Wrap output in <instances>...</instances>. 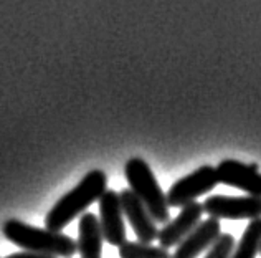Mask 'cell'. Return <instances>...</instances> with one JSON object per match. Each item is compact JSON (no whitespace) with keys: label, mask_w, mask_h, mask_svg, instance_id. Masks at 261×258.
I'll list each match as a JSON object with an SVG mask.
<instances>
[{"label":"cell","mask_w":261,"mask_h":258,"mask_svg":"<svg viewBox=\"0 0 261 258\" xmlns=\"http://www.w3.org/2000/svg\"><path fill=\"white\" fill-rule=\"evenodd\" d=\"M106 191L108 175L101 169L89 171L76 187L66 192L51 207V210L45 217V228L51 230V232H61L78 215L85 214V210L93 202H98Z\"/></svg>","instance_id":"obj_1"},{"label":"cell","mask_w":261,"mask_h":258,"mask_svg":"<svg viewBox=\"0 0 261 258\" xmlns=\"http://www.w3.org/2000/svg\"><path fill=\"white\" fill-rule=\"evenodd\" d=\"M4 237L15 243L25 252L43 253L51 256L71 258L78 252L76 242L63 232H51L48 228H38L17 219H9L2 227Z\"/></svg>","instance_id":"obj_2"},{"label":"cell","mask_w":261,"mask_h":258,"mask_svg":"<svg viewBox=\"0 0 261 258\" xmlns=\"http://www.w3.org/2000/svg\"><path fill=\"white\" fill-rule=\"evenodd\" d=\"M126 180L133 194L139 199L155 223H166L170 220V207L167 197L157 182L152 169L141 158H133L124 166Z\"/></svg>","instance_id":"obj_3"},{"label":"cell","mask_w":261,"mask_h":258,"mask_svg":"<svg viewBox=\"0 0 261 258\" xmlns=\"http://www.w3.org/2000/svg\"><path fill=\"white\" fill-rule=\"evenodd\" d=\"M218 184L215 167L202 166L189 175H184L170 186L166 194L169 207H184L190 202H195L200 195L212 192Z\"/></svg>","instance_id":"obj_4"},{"label":"cell","mask_w":261,"mask_h":258,"mask_svg":"<svg viewBox=\"0 0 261 258\" xmlns=\"http://www.w3.org/2000/svg\"><path fill=\"white\" fill-rule=\"evenodd\" d=\"M202 207L205 214L217 220H253L261 217V197L210 195Z\"/></svg>","instance_id":"obj_5"},{"label":"cell","mask_w":261,"mask_h":258,"mask_svg":"<svg viewBox=\"0 0 261 258\" xmlns=\"http://www.w3.org/2000/svg\"><path fill=\"white\" fill-rule=\"evenodd\" d=\"M99 203V227L105 242L113 247H121L126 239L124 212H122L119 194L116 191H108L101 195Z\"/></svg>","instance_id":"obj_6"},{"label":"cell","mask_w":261,"mask_h":258,"mask_svg":"<svg viewBox=\"0 0 261 258\" xmlns=\"http://www.w3.org/2000/svg\"><path fill=\"white\" fill-rule=\"evenodd\" d=\"M220 184L240 189L253 197H261V172L256 164H245L235 159H225L215 167Z\"/></svg>","instance_id":"obj_7"},{"label":"cell","mask_w":261,"mask_h":258,"mask_svg":"<svg viewBox=\"0 0 261 258\" xmlns=\"http://www.w3.org/2000/svg\"><path fill=\"white\" fill-rule=\"evenodd\" d=\"M202 215L203 207L200 202H190L187 205H184L180 209V214L174 220H169L159 230V235H157L159 247L166 250L177 247L202 222Z\"/></svg>","instance_id":"obj_8"},{"label":"cell","mask_w":261,"mask_h":258,"mask_svg":"<svg viewBox=\"0 0 261 258\" xmlns=\"http://www.w3.org/2000/svg\"><path fill=\"white\" fill-rule=\"evenodd\" d=\"M119 199L122 212L129 220L130 227H133L137 240L141 243H152L154 240H157V235H159L157 223L147 212V209L144 207V203L133 194V191L130 189H122L119 192Z\"/></svg>","instance_id":"obj_9"},{"label":"cell","mask_w":261,"mask_h":258,"mask_svg":"<svg viewBox=\"0 0 261 258\" xmlns=\"http://www.w3.org/2000/svg\"><path fill=\"white\" fill-rule=\"evenodd\" d=\"M222 235V225L220 220L217 219H208L202 220L198 225L192 230L185 239L178 243L175 252L170 258H197L202 252L208 250L214 242Z\"/></svg>","instance_id":"obj_10"},{"label":"cell","mask_w":261,"mask_h":258,"mask_svg":"<svg viewBox=\"0 0 261 258\" xmlns=\"http://www.w3.org/2000/svg\"><path fill=\"white\" fill-rule=\"evenodd\" d=\"M102 239L99 219L98 215L91 212H85L80 217V227H78V252L81 258H101L102 253Z\"/></svg>","instance_id":"obj_11"},{"label":"cell","mask_w":261,"mask_h":258,"mask_svg":"<svg viewBox=\"0 0 261 258\" xmlns=\"http://www.w3.org/2000/svg\"><path fill=\"white\" fill-rule=\"evenodd\" d=\"M261 248V217L253 219L242 234V239L235 243L230 258H256Z\"/></svg>","instance_id":"obj_12"},{"label":"cell","mask_w":261,"mask_h":258,"mask_svg":"<svg viewBox=\"0 0 261 258\" xmlns=\"http://www.w3.org/2000/svg\"><path fill=\"white\" fill-rule=\"evenodd\" d=\"M119 256L121 258H170L172 255L169 253V250L162 247H155L152 243L126 240L119 247Z\"/></svg>","instance_id":"obj_13"},{"label":"cell","mask_w":261,"mask_h":258,"mask_svg":"<svg viewBox=\"0 0 261 258\" xmlns=\"http://www.w3.org/2000/svg\"><path fill=\"white\" fill-rule=\"evenodd\" d=\"M235 239L231 234H222L208 248L207 255L203 258H230L233 248H235Z\"/></svg>","instance_id":"obj_14"},{"label":"cell","mask_w":261,"mask_h":258,"mask_svg":"<svg viewBox=\"0 0 261 258\" xmlns=\"http://www.w3.org/2000/svg\"><path fill=\"white\" fill-rule=\"evenodd\" d=\"M5 258H57V256L43 255V253H33V252H17V253L7 255Z\"/></svg>","instance_id":"obj_15"},{"label":"cell","mask_w":261,"mask_h":258,"mask_svg":"<svg viewBox=\"0 0 261 258\" xmlns=\"http://www.w3.org/2000/svg\"><path fill=\"white\" fill-rule=\"evenodd\" d=\"M259 255H261V248H259Z\"/></svg>","instance_id":"obj_16"}]
</instances>
